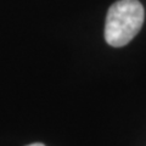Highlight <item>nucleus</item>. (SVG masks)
I'll return each instance as SVG.
<instances>
[{"instance_id": "f257e3e1", "label": "nucleus", "mask_w": 146, "mask_h": 146, "mask_svg": "<svg viewBox=\"0 0 146 146\" xmlns=\"http://www.w3.org/2000/svg\"><path fill=\"white\" fill-rule=\"evenodd\" d=\"M144 18V7L139 0H118L108 9L105 40L111 46H124L139 33Z\"/></svg>"}, {"instance_id": "f03ea898", "label": "nucleus", "mask_w": 146, "mask_h": 146, "mask_svg": "<svg viewBox=\"0 0 146 146\" xmlns=\"http://www.w3.org/2000/svg\"><path fill=\"white\" fill-rule=\"evenodd\" d=\"M28 146H45V145L40 144V143H34V144H31V145H28Z\"/></svg>"}]
</instances>
